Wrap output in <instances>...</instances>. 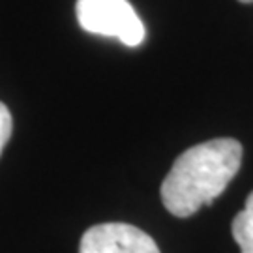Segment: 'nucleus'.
I'll use <instances>...</instances> for the list:
<instances>
[{
  "label": "nucleus",
  "mask_w": 253,
  "mask_h": 253,
  "mask_svg": "<svg viewBox=\"0 0 253 253\" xmlns=\"http://www.w3.org/2000/svg\"><path fill=\"white\" fill-rule=\"evenodd\" d=\"M242 163V145L231 139H212L182 152L162 184L163 207L176 217L193 216L212 205Z\"/></svg>",
  "instance_id": "f257e3e1"
},
{
  "label": "nucleus",
  "mask_w": 253,
  "mask_h": 253,
  "mask_svg": "<svg viewBox=\"0 0 253 253\" xmlns=\"http://www.w3.org/2000/svg\"><path fill=\"white\" fill-rule=\"evenodd\" d=\"M75 13L83 30L117 38L127 47L141 45L146 38L145 25L127 0H77Z\"/></svg>",
  "instance_id": "f03ea898"
},
{
  "label": "nucleus",
  "mask_w": 253,
  "mask_h": 253,
  "mask_svg": "<svg viewBox=\"0 0 253 253\" xmlns=\"http://www.w3.org/2000/svg\"><path fill=\"white\" fill-rule=\"evenodd\" d=\"M79 253H160V248L135 225L100 223L83 235Z\"/></svg>",
  "instance_id": "7ed1b4c3"
},
{
  "label": "nucleus",
  "mask_w": 253,
  "mask_h": 253,
  "mask_svg": "<svg viewBox=\"0 0 253 253\" xmlns=\"http://www.w3.org/2000/svg\"><path fill=\"white\" fill-rule=\"evenodd\" d=\"M231 233L242 253H253V191L246 199L244 210H240L231 223Z\"/></svg>",
  "instance_id": "20e7f679"
},
{
  "label": "nucleus",
  "mask_w": 253,
  "mask_h": 253,
  "mask_svg": "<svg viewBox=\"0 0 253 253\" xmlns=\"http://www.w3.org/2000/svg\"><path fill=\"white\" fill-rule=\"evenodd\" d=\"M11 129H13L11 113H9V109L0 101V154L4 150V146L8 145L9 137H11Z\"/></svg>",
  "instance_id": "39448f33"
},
{
  "label": "nucleus",
  "mask_w": 253,
  "mask_h": 253,
  "mask_svg": "<svg viewBox=\"0 0 253 253\" xmlns=\"http://www.w3.org/2000/svg\"><path fill=\"white\" fill-rule=\"evenodd\" d=\"M238 2H244V4H250V2H253V0H238Z\"/></svg>",
  "instance_id": "423d86ee"
}]
</instances>
